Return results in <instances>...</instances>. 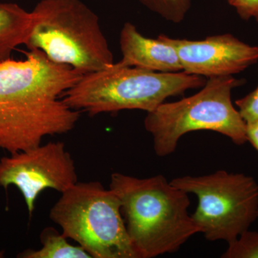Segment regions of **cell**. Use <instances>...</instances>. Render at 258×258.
Instances as JSON below:
<instances>
[{
    "label": "cell",
    "mask_w": 258,
    "mask_h": 258,
    "mask_svg": "<svg viewBox=\"0 0 258 258\" xmlns=\"http://www.w3.org/2000/svg\"><path fill=\"white\" fill-rule=\"evenodd\" d=\"M25 55L0 63V150L10 154L36 147L47 136L69 133L81 117L60 98L83 74L40 50Z\"/></svg>",
    "instance_id": "1"
},
{
    "label": "cell",
    "mask_w": 258,
    "mask_h": 258,
    "mask_svg": "<svg viewBox=\"0 0 258 258\" xmlns=\"http://www.w3.org/2000/svg\"><path fill=\"white\" fill-rule=\"evenodd\" d=\"M121 205V214L139 258L172 253L201 230L188 213V194L161 174L140 179L113 173L110 187Z\"/></svg>",
    "instance_id": "2"
},
{
    "label": "cell",
    "mask_w": 258,
    "mask_h": 258,
    "mask_svg": "<svg viewBox=\"0 0 258 258\" xmlns=\"http://www.w3.org/2000/svg\"><path fill=\"white\" fill-rule=\"evenodd\" d=\"M203 76L178 73L154 72L118 62L106 69L83 74L63 94L70 108L93 116L123 110L154 111L168 98L188 90L203 88Z\"/></svg>",
    "instance_id": "3"
},
{
    "label": "cell",
    "mask_w": 258,
    "mask_h": 258,
    "mask_svg": "<svg viewBox=\"0 0 258 258\" xmlns=\"http://www.w3.org/2000/svg\"><path fill=\"white\" fill-rule=\"evenodd\" d=\"M25 45L86 74L109 68L113 56L98 15L81 0H41Z\"/></svg>",
    "instance_id": "4"
},
{
    "label": "cell",
    "mask_w": 258,
    "mask_h": 258,
    "mask_svg": "<svg viewBox=\"0 0 258 258\" xmlns=\"http://www.w3.org/2000/svg\"><path fill=\"white\" fill-rule=\"evenodd\" d=\"M244 83L232 76L211 78L193 96L164 102L148 112L144 127L152 135L155 154L170 155L183 136L196 131L217 132L237 145L248 142L247 125L232 102V90Z\"/></svg>",
    "instance_id": "5"
},
{
    "label": "cell",
    "mask_w": 258,
    "mask_h": 258,
    "mask_svg": "<svg viewBox=\"0 0 258 258\" xmlns=\"http://www.w3.org/2000/svg\"><path fill=\"white\" fill-rule=\"evenodd\" d=\"M50 218L66 237L93 258H139L121 214L119 199L98 181L79 182L61 193Z\"/></svg>",
    "instance_id": "6"
},
{
    "label": "cell",
    "mask_w": 258,
    "mask_h": 258,
    "mask_svg": "<svg viewBox=\"0 0 258 258\" xmlns=\"http://www.w3.org/2000/svg\"><path fill=\"white\" fill-rule=\"evenodd\" d=\"M171 184L198 199L191 215L205 238L235 240L257 219L258 184L253 177L219 170L203 176H183Z\"/></svg>",
    "instance_id": "7"
},
{
    "label": "cell",
    "mask_w": 258,
    "mask_h": 258,
    "mask_svg": "<svg viewBox=\"0 0 258 258\" xmlns=\"http://www.w3.org/2000/svg\"><path fill=\"white\" fill-rule=\"evenodd\" d=\"M78 182L74 159L63 142H48L0 159V186H16L30 217L39 195L46 189L62 193Z\"/></svg>",
    "instance_id": "8"
},
{
    "label": "cell",
    "mask_w": 258,
    "mask_h": 258,
    "mask_svg": "<svg viewBox=\"0 0 258 258\" xmlns=\"http://www.w3.org/2000/svg\"><path fill=\"white\" fill-rule=\"evenodd\" d=\"M175 48L183 71L207 79L233 76L258 61V46L241 41L231 34L212 35L202 40L159 35Z\"/></svg>",
    "instance_id": "9"
},
{
    "label": "cell",
    "mask_w": 258,
    "mask_h": 258,
    "mask_svg": "<svg viewBox=\"0 0 258 258\" xmlns=\"http://www.w3.org/2000/svg\"><path fill=\"white\" fill-rule=\"evenodd\" d=\"M121 66L137 67L154 72L178 73L183 71L179 55L172 45L157 39L146 37L134 24L125 23L120 32Z\"/></svg>",
    "instance_id": "10"
},
{
    "label": "cell",
    "mask_w": 258,
    "mask_h": 258,
    "mask_svg": "<svg viewBox=\"0 0 258 258\" xmlns=\"http://www.w3.org/2000/svg\"><path fill=\"white\" fill-rule=\"evenodd\" d=\"M33 17L15 3H0V63L11 58L16 47L25 45Z\"/></svg>",
    "instance_id": "11"
},
{
    "label": "cell",
    "mask_w": 258,
    "mask_h": 258,
    "mask_svg": "<svg viewBox=\"0 0 258 258\" xmlns=\"http://www.w3.org/2000/svg\"><path fill=\"white\" fill-rule=\"evenodd\" d=\"M42 247L27 249L18 257L21 258H93L81 246L72 245L68 238L52 227H45L40 235Z\"/></svg>",
    "instance_id": "12"
},
{
    "label": "cell",
    "mask_w": 258,
    "mask_h": 258,
    "mask_svg": "<svg viewBox=\"0 0 258 258\" xmlns=\"http://www.w3.org/2000/svg\"><path fill=\"white\" fill-rule=\"evenodd\" d=\"M144 7L170 23H181L191 8V0H139Z\"/></svg>",
    "instance_id": "13"
},
{
    "label": "cell",
    "mask_w": 258,
    "mask_h": 258,
    "mask_svg": "<svg viewBox=\"0 0 258 258\" xmlns=\"http://www.w3.org/2000/svg\"><path fill=\"white\" fill-rule=\"evenodd\" d=\"M222 258H258V232L244 231L228 243Z\"/></svg>",
    "instance_id": "14"
},
{
    "label": "cell",
    "mask_w": 258,
    "mask_h": 258,
    "mask_svg": "<svg viewBox=\"0 0 258 258\" xmlns=\"http://www.w3.org/2000/svg\"><path fill=\"white\" fill-rule=\"evenodd\" d=\"M235 105L246 123L258 121V86L253 91L237 100Z\"/></svg>",
    "instance_id": "15"
},
{
    "label": "cell",
    "mask_w": 258,
    "mask_h": 258,
    "mask_svg": "<svg viewBox=\"0 0 258 258\" xmlns=\"http://www.w3.org/2000/svg\"><path fill=\"white\" fill-rule=\"evenodd\" d=\"M243 20L253 18L258 23V0H227Z\"/></svg>",
    "instance_id": "16"
},
{
    "label": "cell",
    "mask_w": 258,
    "mask_h": 258,
    "mask_svg": "<svg viewBox=\"0 0 258 258\" xmlns=\"http://www.w3.org/2000/svg\"><path fill=\"white\" fill-rule=\"evenodd\" d=\"M247 141L258 152V121L246 123Z\"/></svg>",
    "instance_id": "17"
},
{
    "label": "cell",
    "mask_w": 258,
    "mask_h": 258,
    "mask_svg": "<svg viewBox=\"0 0 258 258\" xmlns=\"http://www.w3.org/2000/svg\"><path fill=\"white\" fill-rule=\"evenodd\" d=\"M3 257V252H0V257Z\"/></svg>",
    "instance_id": "18"
},
{
    "label": "cell",
    "mask_w": 258,
    "mask_h": 258,
    "mask_svg": "<svg viewBox=\"0 0 258 258\" xmlns=\"http://www.w3.org/2000/svg\"><path fill=\"white\" fill-rule=\"evenodd\" d=\"M257 219H258V212H257Z\"/></svg>",
    "instance_id": "19"
}]
</instances>
